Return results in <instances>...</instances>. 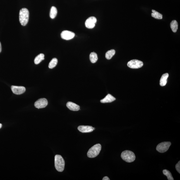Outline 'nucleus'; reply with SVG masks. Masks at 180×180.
<instances>
[{"instance_id":"obj_1","label":"nucleus","mask_w":180,"mask_h":180,"mask_svg":"<svg viewBox=\"0 0 180 180\" xmlns=\"http://www.w3.org/2000/svg\"><path fill=\"white\" fill-rule=\"evenodd\" d=\"M29 18V12L27 8L20 9L19 13V20L21 25L25 26L28 23Z\"/></svg>"},{"instance_id":"obj_2","label":"nucleus","mask_w":180,"mask_h":180,"mask_svg":"<svg viewBox=\"0 0 180 180\" xmlns=\"http://www.w3.org/2000/svg\"><path fill=\"white\" fill-rule=\"evenodd\" d=\"M65 166V162L61 155H56L55 157V167L59 172L64 171Z\"/></svg>"},{"instance_id":"obj_3","label":"nucleus","mask_w":180,"mask_h":180,"mask_svg":"<svg viewBox=\"0 0 180 180\" xmlns=\"http://www.w3.org/2000/svg\"><path fill=\"white\" fill-rule=\"evenodd\" d=\"M121 157L122 159L127 162H133L136 159V156L134 153L131 151L126 150L122 152Z\"/></svg>"},{"instance_id":"obj_4","label":"nucleus","mask_w":180,"mask_h":180,"mask_svg":"<svg viewBox=\"0 0 180 180\" xmlns=\"http://www.w3.org/2000/svg\"><path fill=\"white\" fill-rule=\"evenodd\" d=\"M102 146L100 144H97L93 146L89 150L87 153L88 157L92 158L97 157L101 150Z\"/></svg>"},{"instance_id":"obj_5","label":"nucleus","mask_w":180,"mask_h":180,"mask_svg":"<svg viewBox=\"0 0 180 180\" xmlns=\"http://www.w3.org/2000/svg\"><path fill=\"white\" fill-rule=\"evenodd\" d=\"M171 145L170 142H164L161 143L157 145L156 150L160 153H164L167 152Z\"/></svg>"},{"instance_id":"obj_6","label":"nucleus","mask_w":180,"mask_h":180,"mask_svg":"<svg viewBox=\"0 0 180 180\" xmlns=\"http://www.w3.org/2000/svg\"><path fill=\"white\" fill-rule=\"evenodd\" d=\"M143 62L142 61L137 59L131 60L127 64L129 68L133 69L140 68L143 66Z\"/></svg>"},{"instance_id":"obj_7","label":"nucleus","mask_w":180,"mask_h":180,"mask_svg":"<svg viewBox=\"0 0 180 180\" xmlns=\"http://www.w3.org/2000/svg\"><path fill=\"white\" fill-rule=\"evenodd\" d=\"M48 103L47 100L45 98H40L35 102V106L38 109H42L46 107Z\"/></svg>"},{"instance_id":"obj_8","label":"nucleus","mask_w":180,"mask_h":180,"mask_svg":"<svg viewBox=\"0 0 180 180\" xmlns=\"http://www.w3.org/2000/svg\"><path fill=\"white\" fill-rule=\"evenodd\" d=\"M97 22V19L95 17L92 16L89 18L85 22L86 27L88 28L92 29L95 27Z\"/></svg>"},{"instance_id":"obj_9","label":"nucleus","mask_w":180,"mask_h":180,"mask_svg":"<svg viewBox=\"0 0 180 180\" xmlns=\"http://www.w3.org/2000/svg\"><path fill=\"white\" fill-rule=\"evenodd\" d=\"M75 34L74 32L68 30H64L61 34V37L62 39L66 40H69L73 39L75 37Z\"/></svg>"},{"instance_id":"obj_10","label":"nucleus","mask_w":180,"mask_h":180,"mask_svg":"<svg viewBox=\"0 0 180 180\" xmlns=\"http://www.w3.org/2000/svg\"><path fill=\"white\" fill-rule=\"evenodd\" d=\"M11 89L12 92L16 95H20L25 92L26 89L23 86H12Z\"/></svg>"},{"instance_id":"obj_11","label":"nucleus","mask_w":180,"mask_h":180,"mask_svg":"<svg viewBox=\"0 0 180 180\" xmlns=\"http://www.w3.org/2000/svg\"><path fill=\"white\" fill-rule=\"evenodd\" d=\"M78 129L83 133H90L93 131V127L90 126H80L78 127Z\"/></svg>"},{"instance_id":"obj_12","label":"nucleus","mask_w":180,"mask_h":180,"mask_svg":"<svg viewBox=\"0 0 180 180\" xmlns=\"http://www.w3.org/2000/svg\"><path fill=\"white\" fill-rule=\"evenodd\" d=\"M66 106L69 109L73 111H78L80 109V107L78 105L71 102L67 103Z\"/></svg>"},{"instance_id":"obj_13","label":"nucleus","mask_w":180,"mask_h":180,"mask_svg":"<svg viewBox=\"0 0 180 180\" xmlns=\"http://www.w3.org/2000/svg\"><path fill=\"white\" fill-rule=\"evenodd\" d=\"M116 100V98L113 96L109 94L104 99L100 100V102L102 103H110Z\"/></svg>"},{"instance_id":"obj_14","label":"nucleus","mask_w":180,"mask_h":180,"mask_svg":"<svg viewBox=\"0 0 180 180\" xmlns=\"http://www.w3.org/2000/svg\"><path fill=\"white\" fill-rule=\"evenodd\" d=\"M169 74L166 73L163 74L160 81V85L161 86L166 85L167 83V79L169 77Z\"/></svg>"},{"instance_id":"obj_15","label":"nucleus","mask_w":180,"mask_h":180,"mask_svg":"<svg viewBox=\"0 0 180 180\" xmlns=\"http://www.w3.org/2000/svg\"><path fill=\"white\" fill-rule=\"evenodd\" d=\"M170 28H171L172 32H176L178 29V24L176 20H173L170 24Z\"/></svg>"},{"instance_id":"obj_16","label":"nucleus","mask_w":180,"mask_h":180,"mask_svg":"<svg viewBox=\"0 0 180 180\" xmlns=\"http://www.w3.org/2000/svg\"><path fill=\"white\" fill-rule=\"evenodd\" d=\"M44 55L40 54L36 57L34 60L35 63L36 64H39L44 59Z\"/></svg>"},{"instance_id":"obj_17","label":"nucleus","mask_w":180,"mask_h":180,"mask_svg":"<svg viewBox=\"0 0 180 180\" xmlns=\"http://www.w3.org/2000/svg\"><path fill=\"white\" fill-rule=\"evenodd\" d=\"M57 11L56 8L54 6H52L50 9V16L52 19H54L57 15Z\"/></svg>"},{"instance_id":"obj_18","label":"nucleus","mask_w":180,"mask_h":180,"mask_svg":"<svg viewBox=\"0 0 180 180\" xmlns=\"http://www.w3.org/2000/svg\"><path fill=\"white\" fill-rule=\"evenodd\" d=\"M90 61L92 63H95L98 59L97 55L96 53L92 52L90 54Z\"/></svg>"},{"instance_id":"obj_19","label":"nucleus","mask_w":180,"mask_h":180,"mask_svg":"<svg viewBox=\"0 0 180 180\" xmlns=\"http://www.w3.org/2000/svg\"><path fill=\"white\" fill-rule=\"evenodd\" d=\"M116 53L114 49H111L107 51L105 54V57L107 59H111Z\"/></svg>"},{"instance_id":"obj_20","label":"nucleus","mask_w":180,"mask_h":180,"mask_svg":"<svg viewBox=\"0 0 180 180\" xmlns=\"http://www.w3.org/2000/svg\"><path fill=\"white\" fill-rule=\"evenodd\" d=\"M152 17L156 19H159V20H161L162 18V14H160L154 10H152Z\"/></svg>"},{"instance_id":"obj_21","label":"nucleus","mask_w":180,"mask_h":180,"mask_svg":"<svg viewBox=\"0 0 180 180\" xmlns=\"http://www.w3.org/2000/svg\"><path fill=\"white\" fill-rule=\"evenodd\" d=\"M57 62H58V60L56 58L53 59L49 62V68L50 69L54 68L57 65Z\"/></svg>"},{"instance_id":"obj_22","label":"nucleus","mask_w":180,"mask_h":180,"mask_svg":"<svg viewBox=\"0 0 180 180\" xmlns=\"http://www.w3.org/2000/svg\"><path fill=\"white\" fill-rule=\"evenodd\" d=\"M163 174L167 177L168 180H174V179L171 173L169 170L167 169H164L163 170Z\"/></svg>"},{"instance_id":"obj_23","label":"nucleus","mask_w":180,"mask_h":180,"mask_svg":"<svg viewBox=\"0 0 180 180\" xmlns=\"http://www.w3.org/2000/svg\"><path fill=\"white\" fill-rule=\"evenodd\" d=\"M176 169L177 172L179 174L180 173V161L177 163V164L176 165Z\"/></svg>"},{"instance_id":"obj_24","label":"nucleus","mask_w":180,"mask_h":180,"mask_svg":"<svg viewBox=\"0 0 180 180\" xmlns=\"http://www.w3.org/2000/svg\"><path fill=\"white\" fill-rule=\"evenodd\" d=\"M102 180H110L109 179L107 176H105L103 178Z\"/></svg>"},{"instance_id":"obj_25","label":"nucleus","mask_w":180,"mask_h":180,"mask_svg":"<svg viewBox=\"0 0 180 180\" xmlns=\"http://www.w3.org/2000/svg\"><path fill=\"white\" fill-rule=\"evenodd\" d=\"M1 49H2L1 45V42H0V52H1Z\"/></svg>"},{"instance_id":"obj_26","label":"nucleus","mask_w":180,"mask_h":180,"mask_svg":"<svg viewBox=\"0 0 180 180\" xmlns=\"http://www.w3.org/2000/svg\"><path fill=\"white\" fill-rule=\"evenodd\" d=\"M2 126V124H0V129H1V128Z\"/></svg>"}]
</instances>
